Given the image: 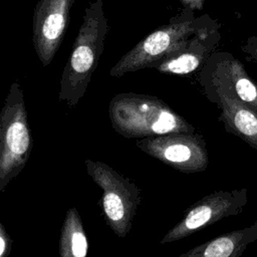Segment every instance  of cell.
<instances>
[{"mask_svg": "<svg viewBox=\"0 0 257 257\" xmlns=\"http://www.w3.org/2000/svg\"><path fill=\"white\" fill-rule=\"evenodd\" d=\"M108 28L102 0L89 2L60 78L58 98L69 107H74L87 90Z\"/></svg>", "mask_w": 257, "mask_h": 257, "instance_id": "1", "label": "cell"}, {"mask_svg": "<svg viewBox=\"0 0 257 257\" xmlns=\"http://www.w3.org/2000/svg\"><path fill=\"white\" fill-rule=\"evenodd\" d=\"M108 116L112 128L126 139L196 132L186 118L155 95L118 93L109 101Z\"/></svg>", "mask_w": 257, "mask_h": 257, "instance_id": "2", "label": "cell"}, {"mask_svg": "<svg viewBox=\"0 0 257 257\" xmlns=\"http://www.w3.org/2000/svg\"><path fill=\"white\" fill-rule=\"evenodd\" d=\"M215 21L208 14L196 17L194 9L186 6L168 24L155 29L122 55L111 67L110 76L120 77L128 72L150 68L155 62L179 52L193 34Z\"/></svg>", "mask_w": 257, "mask_h": 257, "instance_id": "3", "label": "cell"}, {"mask_svg": "<svg viewBox=\"0 0 257 257\" xmlns=\"http://www.w3.org/2000/svg\"><path fill=\"white\" fill-rule=\"evenodd\" d=\"M33 148L23 90L11 83L0 112V193L26 166Z\"/></svg>", "mask_w": 257, "mask_h": 257, "instance_id": "4", "label": "cell"}, {"mask_svg": "<svg viewBox=\"0 0 257 257\" xmlns=\"http://www.w3.org/2000/svg\"><path fill=\"white\" fill-rule=\"evenodd\" d=\"M86 172L101 189L100 205L111 231L124 238L131 231L141 205V191L128 178L100 161L85 160Z\"/></svg>", "mask_w": 257, "mask_h": 257, "instance_id": "5", "label": "cell"}, {"mask_svg": "<svg viewBox=\"0 0 257 257\" xmlns=\"http://www.w3.org/2000/svg\"><path fill=\"white\" fill-rule=\"evenodd\" d=\"M137 147L145 154L185 174L207 169L209 155L203 136L196 133H168L142 138Z\"/></svg>", "mask_w": 257, "mask_h": 257, "instance_id": "6", "label": "cell"}, {"mask_svg": "<svg viewBox=\"0 0 257 257\" xmlns=\"http://www.w3.org/2000/svg\"><path fill=\"white\" fill-rule=\"evenodd\" d=\"M247 189L215 191L190 206L183 218L168 231L161 244L184 239L214 223L243 212L247 204Z\"/></svg>", "mask_w": 257, "mask_h": 257, "instance_id": "7", "label": "cell"}, {"mask_svg": "<svg viewBox=\"0 0 257 257\" xmlns=\"http://www.w3.org/2000/svg\"><path fill=\"white\" fill-rule=\"evenodd\" d=\"M199 83L202 89L225 88L257 112V82L230 52L214 51L200 68Z\"/></svg>", "mask_w": 257, "mask_h": 257, "instance_id": "8", "label": "cell"}, {"mask_svg": "<svg viewBox=\"0 0 257 257\" xmlns=\"http://www.w3.org/2000/svg\"><path fill=\"white\" fill-rule=\"evenodd\" d=\"M74 0H38L32 17V42L43 66L53 60L65 35Z\"/></svg>", "mask_w": 257, "mask_h": 257, "instance_id": "9", "label": "cell"}, {"mask_svg": "<svg viewBox=\"0 0 257 257\" xmlns=\"http://www.w3.org/2000/svg\"><path fill=\"white\" fill-rule=\"evenodd\" d=\"M221 24L214 23L202 28L193 34L186 45L174 55L155 62L150 68L161 73L174 75H187L201 68L209 56L216 51L221 40Z\"/></svg>", "mask_w": 257, "mask_h": 257, "instance_id": "10", "label": "cell"}, {"mask_svg": "<svg viewBox=\"0 0 257 257\" xmlns=\"http://www.w3.org/2000/svg\"><path fill=\"white\" fill-rule=\"evenodd\" d=\"M203 92L220 108L218 119L224 124L225 131L257 151V112L225 88L210 87L203 89Z\"/></svg>", "mask_w": 257, "mask_h": 257, "instance_id": "11", "label": "cell"}, {"mask_svg": "<svg viewBox=\"0 0 257 257\" xmlns=\"http://www.w3.org/2000/svg\"><path fill=\"white\" fill-rule=\"evenodd\" d=\"M255 241H257V221L248 227L217 236L182 253L180 257H240L248 245Z\"/></svg>", "mask_w": 257, "mask_h": 257, "instance_id": "12", "label": "cell"}, {"mask_svg": "<svg viewBox=\"0 0 257 257\" xmlns=\"http://www.w3.org/2000/svg\"><path fill=\"white\" fill-rule=\"evenodd\" d=\"M88 240L80 215L75 207L69 208L64 217L60 231L58 252L61 257H85Z\"/></svg>", "mask_w": 257, "mask_h": 257, "instance_id": "13", "label": "cell"}, {"mask_svg": "<svg viewBox=\"0 0 257 257\" xmlns=\"http://www.w3.org/2000/svg\"><path fill=\"white\" fill-rule=\"evenodd\" d=\"M12 239L5 226L0 223V257H6L10 254Z\"/></svg>", "mask_w": 257, "mask_h": 257, "instance_id": "14", "label": "cell"}, {"mask_svg": "<svg viewBox=\"0 0 257 257\" xmlns=\"http://www.w3.org/2000/svg\"><path fill=\"white\" fill-rule=\"evenodd\" d=\"M241 50L248 55L247 58L249 60L255 61L257 63V35L248 37L246 41L241 45Z\"/></svg>", "mask_w": 257, "mask_h": 257, "instance_id": "15", "label": "cell"}, {"mask_svg": "<svg viewBox=\"0 0 257 257\" xmlns=\"http://www.w3.org/2000/svg\"><path fill=\"white\" fill-rule=\"evenodd\" d=\"M185 3H187V6L192 7L193 9L195 8H200L202 6L203 0H183Z\"/></svg>", "mask_w": 257, "mask_h": 257, "instance_id": "16", "label": "cell"}]
</instances>
